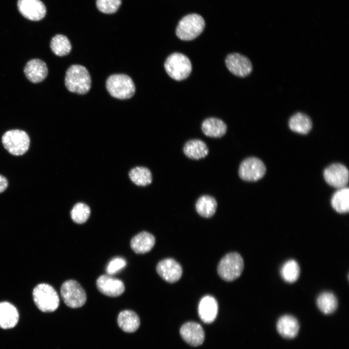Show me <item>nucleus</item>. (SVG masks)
<instances>
[{"instance_id":"f257e3e1","label":"nucleus","mask_w":349,"mask_h":349,"mask_svg":"<svg viewBox=\"0 0 349 349\" xmlns=\"http://www.w3.org/2000/svg\"><path fill=\"white\" fill-rule=\"evenodd\" d=\"M65 84L70 92L83 95L91 88V77L85 67L74 64L70 66L66 72Z\"/></svg>"},{"instance_id":"f03ea898","label":"nucleus","mask_w":349,"mask_h":349,"mask_svg":"<svg viewBox=\"0 0 349 349\" xmlns=\"http://www.w3.org/2000/svg\"><path fill=\"white\" fill-rule=\"evenodd\" d=\"M33 299L38 308L44 312H52L59 305V298L56 290L49 285L40 284L33 290Z\"/></svg>"},{"instance_id":"7ed1b4c3","label":"nucleus","mask_w":349,"mask_h":349,"mask_svg":"<svg viewBox=\"0 0 349 349\" xmlns=\"http://www.w3.org/2000/svg\"><path fill=\"white\" fill-rule=\"evenodd\" d=\"M106 88L113 97L120 99L131 97L135 92V87L132 79L125 74H113L107 79Z\"/></svg>"},{"instance_id":"20e7f679","label":"nucleus","mask_w":349,"mask_h":349,"mask_svg":"<svg viewBox=\"0 0 349 349\" xmlns=\"http://www.w3.org/2000/svg\"><path fill=\"white\" fill-rule=\"evenodd\" d=\"M205 26V21L201 16L196 14H190L183 17L179 22L176 29V34L182 40H191L202 32Z\"/></svg>"},{"instance_id":"39448f33","label":"nucleus","mask_w":349,"mask_h":349,"mask_svg":"<svg viewBox=\"0 0 349 349\" xmlns=\"http://www.w3.org/2000/svg\"><path fill=\"white\" fill-rule=\"evenodd\" d=\"M164 67L168 75L178 81L188 78L192 70L190 59L183 54L178 52L174 53L167 57Z\"/></svg>"},{"instance_id":"423d86ee","label":"nucleus","mask_w":349,"mask_h":349,"mask_svg":"<svg viewBox=\"0 0 349 349\" xmlns=\"http://www.w3.org/2000/svg\"><path fill=\"white\" fill-rule=\"evenodd\" d=\"M244 268V262L241 256L238 253L232 252L225 255L218 266V273L226 281H233L241 274Z\"/></svg>"},{"instance_id":"0eeeda50","label":"nucleus","mask_w":349,"mask_h":349,"mask_svg":"<svg viewBox=\"0 0 349 349\" xmlns=\"http://www.w3.org/2000/svg\"><path fill=\"white\" fill-rule=\"evenodd\" d=\"M2 143L5 148L11 154L22 155L28 150L30 140L27 133L19 129L6 131L2 136Z\"/></svg>"},{"instance_id":"6e6552de","label":"nucleus","mask_w":349,"mask_h":349,"mask_svg":"<svg viewBox=\"0 0 349 349\" xmlns=\"http://www.w3.org/2000/svg\"><path fill=\"white\" fill-rule=\"evenodd\" d=\"M60 292L65 304L71 308L81 307L86 301V294L84 289L75 280L64 282L61 286Z\"/></svg>"},{"instance_id":"1a4fd4ad","label":"nucleus","mask_w":349,"mask_h":349,"mask_svg":"<svg viewBox=\"0 0 349 349\" xmlns=\"http://www.w3.org/2000/svg\"><path fill=\"white\" fill-rule=\"evenodd\" d=\"M266 169L264 163L255 157H249L240 163L238 175L244 181H256L263 177Z\"/></svg>"},{"instance_id":"9d476101","label":"nucleus","mask_w":349,"mask_h":349,"mask_svg":"<svg viewBox=\"0 0 349 349\" xmlns=\"http://www.w3.org/2000/svg\"><path fill=\"white\" fill-rule=\"evenodd\" d=\"M323 176L329 185L340 189L345 187L348 183L349 171L342 164L333 163L324 170Z\"/></svg>"},{"instance_id":"9b49d317","label":"nucleus","mask_w":349,"mask_h":349,"mask_svg":"<svg viewBox=\"0 0 349 349\" xmlns=\"http://www.w3.org/2000/svg\"><path fill=\"white\" fill-rule=\"evenodd\" d=\"M228 69L233 74L240 77L249 75L252 71V64L250 60L244 55L237 53L228 55L225 59Z\"/></svg>"},{"instance_id":"f8f14e48","label":"nucleus","mask_w":349,"mask_h":349,"mask_svg":"<svg viewBox=\"0 0 349 349\" xmlns=\"http://www.w3.org/2000/svg\"><path fill=\"white\" fill-rule=\"evenodd\" d=\"M17 7L22 16L32 21L41 20L46 14V7L40 0H18Z\"/></svg>"},{"instance_id":"ddd939ff","label":"nucleus","mask_w":349,"mask_h":349,"mask_svg":"<svg viewBox=\"0 0 349 349\" xmlns=\"http://www.w3.org/2000/svg\"><path fill=\"white\" fill-rule=\"evenodd\" d=\"M96 286L103 294L111 297L122 295L125 291L123 282L110 275H102L97 279Z\"/></svg>"},{"instance_id":"4468645a","label":"nucleus","mask_w":349,"mask_h":349,"mask_svg":"<svg viewBox=\"0 0 349 349\" xmlns=\"http://www.w3.org/2000/svg\"><path fill=\"white\" fill-rule=\"evenodd\" d=\"M156 270L163 280L171 283L179 280L182 274L181 266L172 258H166L159 262Z\"/></svg>"},{"instance_id":"2eb2a0df","label":"nucleus","mask_w":349,"mask_h":349,"mask_svg":"<svg viewBox=\"0 0 349 349\" xmlns=\"http://www.w3.org/2000/svg\"><path fill=\"white\" fill-rule=\"evenodd\" d=\"M180 333L183 339L192 346L201 345L205 338L203 328L194 322H188L183 324L180 328Z\"/></svg>"},{"instance_id":"dca6fc26","label":"nucleus","mask_w":349,"mask_h":349,"mask_svg":"<svg viewBox=\"0 0 349 349\" xmlns=\"http://www.w3.org/2000/svg\"><path fill=\"white\" fill-rule=\"evenodd\" d=\"M24 72L30 81L36 83L43 81L46 78L48 70L44 61L39 59H33L26 63Z\"/></svg>"},{"instance_id":"f3484780","label":"nucleus","mask_w":349,"mask_h":349,"mask_svg":"<svg viewBox=\"0 0 349 349\" xmlns=\"http://www.w3.org/2000/svg\"><path fill=\"white\" fill-rule=\"evenodd\" d=\"M218 310L217 301L211 296H205L200 301L198 305L199 316L201 319L206 323H210L215 319Z\"/></svg>"},{"instance_id":"a211bd4d","label":"nucleus","mask_w":349,"mask_h":349,"mask_svg":"<svg viewBox=\"0 0 349 349\" xmlns=\"http://www.w3.org/2000/svg\"><path fill=\"white\" fill-rule=\"evenodd\" d=\"M19 319L16 307L9 302H0V328L4 329L14 327Z\"/></svg>"},{"instance_id":"6ab92c4d","label":"nucleus","mask_w":349,"mask_h":349,"mask_svg":"<svg viewBox=\"0 0 349 349\" xmlns=\"http://www.w3.org/2000/svg\"><path fill=\"white\" fill-rule=\"evenodd\" d=\"M155 238L153 235L143 231L135 236L131 240L130 246L136 254H143L149 252L154 247Z\"/></svg>"},{"instance_id":"aec40b11","label":"nucleus","mask_w":349,"mask_h":349,"mask_svg":"<svg viewBox=\"0 0 349 349\" xmlns=\"http://www.w3.org/2000/svg\"><path fill=\"white\" fill-rule=\"evenodd\" d=\"M299 324L297 319L290 315L282 316L277 323V330L283 337L292 338L297 334Z\"/></svg>"},{"instance_id":"412c9836","label":"nucleus","mask_w":349,"mask_h":349,"mask_svg":"<svg viewBox=\"0 0 349 349\" xmlns=\"http://www.w3.org/2000/svg\"><path fill=\"white\" fill-rule=\"evenodd\" d=\"M203 132L207 136L220 138L223 136L227 130V126L222 120L210 117L205 119L202 124Z\"/></svg>"},{"instance_id":"4be33fe9","label":"nucleus","mask_w":349,"mask_h":349,"mask_svg":"<svg viewBox=\"0 0 349 349\" xmlns=\"http://www.w3.org/2000/svg\"><path fill=\"white\" fill-rule=\"evenodd\" d=\"M117 322L120 328L127 333H133L139 327L140 319L134 311L126 310L118 315Z\"/></svg>"},{"instance_id":"5701e85b","label":"nucleus","mask_w":349,"mask_h":349,"mask_svg":"<svg viewBox=\"0 0 349 349\" xmlns=\"http://www.w3.org/2000/svg\"><path fill=\"white\" fill-rule=\"evenodd\" d=\"M183 152L185 155L191 159H199L205 158L208 153V148L202 140L192 139L184 145Z\"/></svg>"},{"instance_id":"b1692460","label":"nucleus","mask_w":349,"mask_h":349,"mask_svg":"<svg viewBox=\"0 0 349 349\" xmlns=\"http://www.w3.org/2000/svg\"><path fill=\"white\" fill-rule=\"evenodd\" d=\"M288 126L294 132L306 134L311 130L312 123L307 115L301 112H297L289 119Z\"/></svg>"},{"instance_id":"393cba45","label":"nucleus","mask_w":349,"mask_h":349,"mask_svg":"<svg viewBox=\"0 0 349 349\" xmlns=\"http://www.w3.org/2000/svg\"><path fill=\"white\" fill-rule=\"evenodd\" d=\"M331 203L333 208L339 213H348L349 210V189H339L333 194Z\"/></svg>"},{"instance_id":"a878e982","label":"nucleus","mask_w":349,"mask_h":349,"mask_svg":"<svg viewBox=\"0 0 349 349\" xmlns=\"http://www.w3.org/2000/svg\"><path fill=\"white\" fill-rule=\"evenodd\" d=\"M217 207L216 199L209 195H204L197 200L195 208L198 213L205 218H210L215 213Z\"/></svg>"},{"instance_id":"bb28decb","label":"nucleus","mask_w":349,"mask_h":349,"mask_svg":"<svg viewBox=\"0 0 349 349\" xmlns=\"http://www.w3.org/2000/svg\"><path fill=\"white\" fill-rule=\"evenodd\" d=\"M317 303L319 309L325 314L333 313L338 305L336 296L330 292L321 293L317 297Z\"/></svg>"},{"instance_id":"cd10ccee","label":"nucleus","mask_w":349,"mask_h":349,"mask_svg":"<svg viewBox=\"0 0 349 349\" xmlns=\"http://www.w3.org/2000/svg\"><path fill=\"white\" fill-rule=\"evenodd\" d=\"M71 45L67 37L62 34L54 36L50 42V48L52 52L58 56L68 54L71 50Z\"/></svg>"},{"instance_id":"c85d7f7f","label":"nucleus","mask_w":349,"mask_h":349,"mask_svg":"<svg viewBox=\"0 0 349 349\" xmlns=\"http://www.w3.org/2000/svg\"><path fill=\"white\" fill-rule=\"evenodd\" d=\"M131 180L136 185L145 186L150 184L152 180V174L146 167H136L129 173Z\"/></svg>"},{"instance_id":"c756f323","label":"nucleus","mask_w":349,"mask_h":349,"mask_svg":"<svg viewBox=\"0 0 349 349\" xmlns=\"http://www.w3.org/2000/svg\"><path fill=\"white\" fill-rule=\"evenodd\" d=\"M300 269L298 263L294 259L286 261L282 266L280 273L286 282L292 283L296 281L300 275Z\"/></svg>"},{"instance_id":"7c9ffc66","label":"nucleus","mask_w":349,"mask_h":349,"mask_svg":"<svg viewBox=\"0 0 349 349\" xmlns=\"http://www.w3.org/2000/svg\"><path fill=\"white\" fill-rule=\"evenodd\" d=\"M90 215V207L86 204L79 203L76 204L71 211V217L76 223L81 224L85 222Z\"/></svg>"},{"instance_id":"2f4dec72","label":"nucleus","mask_w":349,"mask_h":349,"mask_svg":"<svg viewBox=\"0 0 349 349\" xmlns=\"http://www.w3.org/2000/svg\"><path fill=\"white\" fill-rule=\"evenodd\" d=\"M97 9L105 14H113L119 9L121 0H96Z\"/></svg>"},{"instance_id":"473e14b6","label":"nucleus","mask_w":349,"mask_h":349,"mask_svg":"<svg viewBox=\"0 0 349 349\" xmlns=\"http://www.w3.org/2000/svg\"><path fill=\"white\" fill-rule=\"evenodd\" d=\"M126 264V261L123 258H114L108 263L106 267V272L110 275L114 274L123 269Z\"/></svg>"},{"instance_id":"72a5a7b5","label":"nucleus","mask_w":349,"mask_h":349,"mask_svg":"<svg viewBox=\"0 0 349 349\" xmlns=\"http://www.w3.org/2000/svg\"><path fill=\"white\" fill-rule=\"evenodd\" d=\"M8 186V181L3 175L0 174V193L4 191Z\"/></svg>"}]
</instances>
